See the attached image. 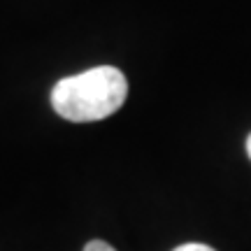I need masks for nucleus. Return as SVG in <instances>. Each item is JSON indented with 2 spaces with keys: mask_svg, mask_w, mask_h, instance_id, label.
<instances>
[{
  "mask_svg": "<svg viewBox=\"0 0 251 251\" xmlns=\"http://www.w3.org/2000/svg\"><path fill=\"white\" fill-rule=\"evenodd\" d=\"M126 96L128 81L124 72L112 65H100L58 81L51 91V105L58 117L75 124H89L121 109Z\"/></svg>",
  "mask_w": 251,
  "mask_h": 251,
  "instance_id": "f257e3e1",
  "label": "nucleus"
},
{
  "mask_svg": "<svg viewBox=\"0 0 251 251\" xmlns=\"http://www.w3.org/2000/svg\"><path fill=\"white\" fill-rule=\"evenodd\" d=\"M84 251H117L114 247H109L107 242H102V240H93L84 247Z\"/></svg>",
  "mask_w": 251,
  "mask_h": 251,
  "instance_id": "f03ea898",
  "label": "nucleus"
},
{
  "mask_svg": "<svg viewBox=\"0 0 251 251\" xmlns=\"http://www.w3.org/2000/svg\"><path fill=\"white\" fill-rule=\"evenodd\" d=\"M175 251H216V249H212V247H207V244L188 242V244H181V247H177Z\"/></svg>",
  "mask_w": 251,
  "mask_h": 251,
  "instance_id": "7ed1b4c3",
  "label": "nucleus"
},
{
  "mask_svg": "<svg viewBox=\"0 0 251 251\" xmlns=\"http://www.w3.org/2000/svg\"><path fill=\"white\" fill-rule=\"evenodd\" d=\"M247 153H249V158H251V135L247 137Z\"/></svg>",
  "mask_w": 251,
  "mask_h": 251,
  "instance_id": "20e7f679",
  "label": "nucleus"
}]
</instances>
